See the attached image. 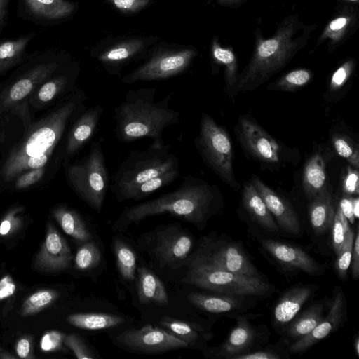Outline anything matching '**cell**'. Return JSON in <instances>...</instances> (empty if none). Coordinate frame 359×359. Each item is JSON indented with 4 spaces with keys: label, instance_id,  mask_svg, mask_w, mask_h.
<instances>
[{
    "label": "cell",
    "instance_id": "1",
    "mask_svg": "<svg viewBox=\"0 0 359 359\" xmlns=\"http://www.w3.org/2000/svg\"><path fill=\"white\" fill-rule=\"evenodd\" d=\"M216 195L205 182L191 175L184 177L180 187L169 193L128 207L115 222L116 230L124 231L148 217L170 214L202 229L216 212Z\"/></svg>",
    "mask_w": 359,
    "mask_h": 359
},
{
    "label": "cell",
    "instance_id": "2",
    "mask_svg": "<svg viewBox=\"0 0 359 359\" xmlns=\"http://www.w3.org/2000/svg\"><path fill=\"white\" fill-rule=\"evenodd\" d=\"M156 89L128 90L124 99L114 108L115 135L123 142L149 137L152 144L163 145V130L179 122L180 113L169 107L174 93L155 102Z\"/></svg>",
    "mask_w": 359,
    "mask_h": 359
},
{
    "label": "cell",
    "instance_id": "3",
    "mask_svg": "<svg viewBox=\"0 0 359 359\" xmlns=\"http://www.w3.org/2000/svg\"><path fill=\"white\" fill-rule=\"evenodd\" d=\"M87 97L78 90L34 128L5 162L1 175L11 180L25 170L43 168L65 133L70 121L86 109Z\"/></svg>",
    "mask_w": 359,
    "mask_h": 359
},
{
    "label": "cell",
    "instance_id": "4",
    "mask_svg": "<svg viewBox=\"0 0 359 359\" xmlns=\"http://www.w3.org/2000/svg\"><path fill=\"white\" fill-rule=\"evenodd\" d=\"M175 168H179V161L170 145L151 143L146 149L128 154L112 176L110 189L122 202L140 184Z\"/></svg>",
    "mask_w": 359,
    "mask_h": 359
},
{
    "label": "cell",
    "instance_id": "5",
    "mask_svg": "<svg viewBox=\"0 0 359 359\" xmlns=\"http://www.w3.org/2000/svg\"><path fill=\"white\" fill-rule=\"evenodd\" d=\"M189 267H210L251 276H262L243 245L231 238L210 234L202 237L185 263Z\"/></svg>",
    "mask_w": 359,
    "mask_h": 359
},
{
    "label": "cell",
    "instance_id": "6",
    "mask_svg": "<svg viewBox=\"0 0 359 359\" xmlns=\"http://www.w3.org/2000/svg\"><path fill=\"white\" fill-rule=\"evenodd\" d=\"M67 180L75 193L92 209L100 212L103 207L109 179L102 148L91 142L89 152L67 169Z\"/></svg>",
    "mask_w": 359,
    "mask_h": 359
},
{
    "label": "cell",
    "instance_id": "7",
    "mask_svg": "<svg viewBox=\"0 0 359 359\" xmlns=\"http://www.w3.org/2000/svg\"><path fill=\"white\" fill-rule=\"evenodd\" d=\"M182 281L213 292L257 298L269 297L276 290L263 276H246L210 267L188 268Z\"/></svg>",
    "mask_w": 359,
    "mask_h": 359
},
{
    "label": "cell",
    "instance_id": "8",
    "mask_svg": "<svg viewBox=\"0 0 359 359\" xmlns=\"http://www.w3.org/2000/svg\"><path fill=\"white\" fill-rule=\"evenodd\" d=\"M195 144L204 161L219 177L236 188L230 138L224 129L205 113L201 114L199 134L195 140Z\"/></svg>",
    "mask_w": 359,
    "mask_h": 359
},
{
    "label": "cell",
    "instance_id": "9",
    "mask_svg": "<svg viewBox=\"0 0 359 359\" xmlns=\"http://www.w3.org/2000/svg\"><path fill=\"white\" fill-rule=\"evenodd\" d=\"M177 224L159 226L144 235L146 250L161 267L183 265L194 248L192 235Z\"/></svg>",
    "mask_w": 359,
    "mask_h": 359
},
{
    "label": "cell",
    "instance_id": "10",
    "mask_svg": "<svg viewBox=\"0 0 359 359\" xmlns=\"http://www.w3.org/2000/svg\"><path fill=\"white\" fill-rule=\"evenodd\" d=\"M236 320L228 337L218 347L210 349L209 354L219 358L235 359L262 348L268 341L270 332L264 325L251 323L243 313L236 316Z\"/></svg>",
    "mask_w": 359,
    "mask_h": 359
},
{
    "label": "cell",
    "instance_id": "11",
    "mask_svg": "<svg viewBox=\"0 0 359 359\" xmlns=\"http://www.w3.org/2000/svg\"><path fill=\"white\" fill-rule=\"evenodd\" d=\"M194 56V52L188 49L159 52L125 76L121 81L131 84L137 81H157L177 76L189 67Z\"/></svg>",
    "mask_w": 359,
    "mask_h": 359
},
{
    "label": "cell",
    "instance_id": "12",
    "mask_svg": "<svg viewBox=\"0 0 359 359\" xmlns=\"http://www.w3.org/2000/svg\"><path fill=\"white\" fill-rule=\"evenodd\" d=\"M126 348L145 353H158L189 348L188 344L164 329L146 325L140 329L128 330L117 338Z\"/></svg>",
    "mask_w": 359,
    "mask_h": 359
},
{
    "label": "cell",
    "instance_id": "13",
    "mask_svg": "<svg viewBox=\"0 0 359 359\" xmlns=\"http://www.w3.org/2000/svg\"><path fill=\"white\" fill-rule=\"evenodd\" d=\"M347 318L346 302L341 288L335 286L332 298L328 302V312L317 326L305 337L292 342L289 346V353L306 351L320 340L336 332Z\"/></svg>",
    "mask_w": 359,
    "mask_h": 359
},
{
    "label": "cell",
    "instance_id": "14",
    "mask_svg": "<svg viewBox=\"0 0 359 359\" xmlns=\"http://www.w3.org/2000/svg\"><path fill=\"white\" fill-rule=\"evenodd\" d=\"M262 248L280 264L311 276H321L326 271V266L316 261L301 248L292 244L273 240L262 239Z\"/></svg>",
    "mask_w": 359,
    "mask_h": 359
},
{
    "label": "cell",
    "instance_id": "15",
    "mask_svg": "<svg viewBox=\"0 0 359 359\" xmlns=\"http://www.w3.org/2000/svg\"><path fill=\"white\" fill-rule=\"evenodd\" d=\"M187 299L193 305L205 312L236 318L253 306L257 297L217 292L212 294L191 292Z\"/></svg>",
    "mask_w": 359,
    "mask_h": 359
},
{
    "label": "cell",
    "instance_id": "16",
    "mask_svg": "<svg viewBox=\"0 0 359 359\" xmlns=\"http://www.w3.org/2000/svg\"><path fill=\"white\" fill-rule=\"evenodd\" d=\"M239 130L242 142L253 156L266 163L280 161V146L257 123L242 117L239 120Z\"/></svg>",
    "mask_w": 359,
    "mask_h": 359
},
{
    "label": "cell",
    "instance_id": "17",
    "mask_svg": "<svg viewBox=\"0 0 359 359\" xmlns=\"http://www.w3.org/2000/svg\"><path fill=\"white\" fill-rule=\"evenodd\" d=\"M318 289L317 285L306 284L296 285L287 290L273 307V326L283 332Z\"/></svg>",
    "mask_w": 359,
    "mask_h": 359
},
{
    "label": "cell",
    "instance_id": "18",
    "mask_svg": "<svg viewBox=\"0 0 359 359\" xmlns=\"http://www.w3.org/2000/svg\"><path fill=\"white\" fill-rule=\"evenodd\" d=\"M72 255L65 238L50 224L41 250L36 257V266L41 270L60 271L71 265Z\"/></svg>",
    "mask_w": 359,
    "mask_h": 359
},
{
    "label": "cell",
    "instance_id": "19",
    "mask_svg": "<svg viewBox=\"0 0 359 359\" xmlns=\"http://www.w3.org/2000/svg\"><path fill=\"white\" fill-rule=\"evenodd\" d=\"M252 184L262 196L279 229L291 235H299L301 224L293 208L258 178L252 179Z\"/></svg>",
    "mask_w": 359,
    "mask_h": 359
},
{
    "label": "cell",
    "instance_id": "20",
    "mask_svg": "<svg viewBox=\"0 0 359 359\" xmlns=\"http://www.w3.org/2000/svg\"><path fill=\"white\" fill-rule=\"evenodd\" d=\"M59 67L56 60H46L30 67L8 88L3 97V104L11 106L25 98L32 91Z\"/></svg>",
    "mask_w": 359,
    "mask_h": 359
},
{
    "label": "cell",
    "instance_id": "21",
    "mask_svg": "<svg viewBox=\"0 0 359 359\" xmlns=\"http://www.w3.org/2000/svg\"><path fill=\"white\" fill-rule=\"evenodd\" d=\"M20 8L27 19L48 25L70 16L75 5L67 0H20Z\"/></svg>",
    "mask_w": 359,
    "mask_h": 359
},
{
    "label": "cell",
    "instance_id": "22",
    "mask_svg": "<svg viewBox=\"0 0 359 359\" xmlns=\"http://www.w3.org/2000/svg\"><path fill=\"white\" fill-rule=\"evenodd\" d=\"M104 108L95 104L86 108L76 119L67 140L65 154L74 156L90 140L96 133Z\"/></svg>",
    "mask_w": 359,
    "mask_h": 359
},
{
    "label": "cell",
    "instance_id": "23",
    "mask_svg": "<svg viewBox=\"0 0 359 359\" xmlns=\"http://www.w3.org/2000/svg\"><path fill=\"white\" fill-rule=\"evenodd\" d=\"M325 302L319 301L298 313L283 333L292 343L309 334L325 317Z\"/></svg>",
    "mask_w": 359,
    "mask_h": 359
},
{
    "label": "cell",
    "instance_id": "24",
    "mask_svg": "<svg viewBox=\"0 0 359 359\" xmlns=\"http://www.w3.org/2000/svg\"><path fill=\"white\" fill-rule=\"evenodd\" d=\"M335 209L332 196L325 187L313 199L309 209L311 226L316 235H322L331 227Z\"/></svg>",
    "mask_w": 359,
    "mask_h": 359
},
{
    "label": "cell",
    "instance_id": "25",
    "mask_svg": "<svg viewBox=\"0 0 359 359\" xmlns=\"http://www.w3.org/2000/svg\"><path fill=\"white\" fill-rule=\"evenodd\" d=\"M137 291L141 304L165 306L169 303L166 289L157 276L146 267L137 269Z\"/></svg>",
    "mask_w": 359,
    "mask_h": 359
},
{
    "label": "cell",
    "instance_id": "26",
    "mask_svg": "<svg viewBox=\"0 0 359 359\" xmlns=\"http://www.w3.org/2000/svg\"><path fill=\"white\" fill-rule=\"evenodd\" d=\"M243 204L252 219L264 230L276 233L279 227L252 182L245 185Z\"/></svg>",
    "mask_w": 359,
    "mask_h": 359
},
{
    "label": "cell",
    "instance_id": "27",
    "mask_svg": "<svg viewBox=\"0 0 359 359\" xmlns=\"http://www.w3.org/2000/svg\"><path fill=\"white\" fill-rule=\"evenodd\" d=\"M160 324L166 331L186 342L189 347L203 345L213 336L210 330L200 325L169 317H163Z\"/></svg>",
    "mask_w": 359,
    "mask_h": 359
},
{
    "label": "cell",
    "instance_id": "28",
    "mask_svg": "<svg viewBox=\"0 0 359 359\" xmlns=\"http://www.w3.org/2000/svg\"><path fill=\"white\" fill-rule=\"evenodd\" d=\"M143 46L142 40L125 41L102 52L97 58L110 73L118 74L121 67L139 53Z\"/></svg>",
    "mask_w": 359,
    "mask_h": 359
},
{
    "label": "cell",
    "instance_id": "29",
    "mask_svg": "<svg viewBox=\"0 0 359 359\" xmlns=\"http://www.w3.org/2000/svg\"><path fill=\"white\" fill-rule=\"evenodd\" d=\"M35 34L32 32L16 39L0 41V74L25 60L26 48Z\"/></svg>",
    "mask_w": 359,
    "mask_h": 359
},
{
    "label": "cell",
    "instance_id": "30",
    "mask_svg": "<svg viewBox=\"0 0 359 359\" xmlns=\"http://www.w3.org/2000/svg\"><path fill=\"white\" fill-rule=\"evenodd\" d=\"M53 216L63 231L77 242L82 244L92 240L91 233L76 211L60 206L54 210Z\"/></svg>",
    "mask_w": 359,
    "mask_h": 359
},
{
    "label": "cell",
    "instance_id": "31",
    "mask_svg": "<svg viewBox=\"0 0 359 359\" xmlns=\"http://www.w3.org/2000/svg\"><path fill=\"white\" fill-rule=\"evenodd\" d=\"M325 165L320 154L313 155L306 163L303 174V187L306 196L313 199L325 186Z\"/></svg>",
    "mask_w": 359,
    "mask_h": 359
},
{
    "label": "cell",
    "instance_id": "32",
    "mask_svg": "<svg viewBox=\"0 0 359 359\" xmlns=\"http://www.w3.org/2000/svg\"><path fill=\"white\" fill-rule=\"evenodd\" d=\"M67 320L74 327L88 330L111 328L124 322L121 316L101 313H74L69 316Z\"/></svg>",
    "mask_w": 359,
    "mask_h": 359
},
{
    "label": "cell",
    "instance_id": "33",
    "mask_svg": "<svg viewBox=\"0 0 359 359\" xmlns=\"http://www.w3.org/2000/svg\"><path fill=\"white\" fill-rule=\"evenodd\" d=\"M113 249L121 277L128 281L135 280L137 263L136 255L133 250L120 239L114 241Z\"/></svg>",
    "mask_w": 359,
    "mask_h": 359
},
{
    "label": "cell",
    "instance_id": "34",
    "mask_svg": "<svg viewBox=\"0 0 359 359\" xmlns=\"http://www.w3.org/2000/svg\"><path fill=\"white\" fill-rule=\"evenodd\" d=\"M180 175V168L171 169L156 177L140 184L128 196L127 200L137 201L142 199L155 191L171 184Z\"/></svg>",
    "mask_w": 359,
    "mask_h": 359
},
{
    "label": "cell",
    "instance_id": "35",
    "mask_svg": "<svg viewBox=\"0 0 359 359\" xmlns=\"http://www.w3.org/2000/svg\"><path fill=\"white\" fill-rule=\"evenodd\" d=\"M58 292L53 290H42L29 296L24 302L20 314L27 316L43 310L58 297Z\"/></svg>",
    "mask_w": 359,
    "mask_h": 359
},
{
    "label": "cell",
    "instance_id": "36",
    "mask_svg": "<svg viewBox=\"0 0 359 359\" xmlns=\"http://www.w3.org/2000/svg\"><path fill=\"white\" fill-rule=\"evenodd\" d=\"M101 259V252L96 243L92 240L79 247L74 257L77 269L88 271L97 266Z\"/></svg>",
    "mask_w": 359,
    "mask_h": 359
},
{
    "label": "cell",
    "instance_id": "37",
    "mask_svg": "<svg viewBox=\"0 0 359 359\" xmlns=\"http://www.w3.org/2000/svg\"><path fill=\"white\" fill-rule=\"evenodd\" d=\"M355 233L350 227L345 236L344 241L339 253L337 255L334 267L337 276L345 280L350 267Z\"/></svg>",
    "mask_w": 359,
    "mask_h": 359
},
{
    "label": "cell",
    "instance_id": "38",
    "mask_svg": "<svg viewBox=\"0 0 359 359\" xmlns=\"http://www.w3.org/2000/svg\"><path fill=\"white\" fill-rule=\"evenodd\" d=\"M332 143L337 154L356 169L359 167V152L354 142L347 136L334 134Z\"/></svg>",
    "mask_w": 359,
    "mask_h": 359
},
{
    "label": "cell",
    "instance_id": "39",
    "mask_svg": "<svg viewBox=\"0 0 359 359\" xmlns=\"http://www.w3.org/2000/svg\"><path fill=\"white\" fill-rule=\"evenodd\" d=\"M350 224L338 207L334 212L333 221L331 225L332 246L336 255H337L343 245L346 233L350 228Z\"/></svg>",
    "mask_w": 359,
    "mask_h": 359
},
{
    "label": "cell",
    "instance_id": "40",
    "mask_svg": "<svg viewBox=\"0 0 359 359\" xmlns=\"http://www.w3.org/2000/svg\"><path fill=\"white\" fill-rule=\"evenodd\" d=\"M71 83L70 78L65 74L57 76L46 82L39 89L38 98L43 102L52 100L60 93H62Z\"/></svg>",
    "mask_w": 359,
    "mask_h": 359
},
{
    "label": "cell",
    "instance_id": "41",
    "mask_svg": "<svg viewBox=\"0 0 359 359\" xmlns=\"http://www.w3.org/2000/svg\"><path fill=\"white\" fill-rule=\"evenodd\" d=\"M310 79L311 74L307 70H294L288 73L275 85L271 86L268 88L291 91L304 86L309 81Z\"/></svg>",
    "mask_w": 359,
    "mask_h": 359
},
{
    "label": "cell",
    "instance_id": "42",
    "mask_svg": "<svg viewBox=\"0 0 359 359\" xmlns=\"http://www.w3.org/2000/svg\"><path fill=\"white\" fill-rule=\"evenodd\" d=\"M289 352L283 346H269L237 356L235 359H281L289 358Z\"/></svg>",
    "mask_w": 359,
    "mask_h": 359
},
{
    "label": "cell",
    "instance_id": "43",
    "mask_svg": "<svg viewBox=\"0 0 359 359\" xmlns=\"http://www.w3.org/2000/svg\"><path fill=\"white\" fill-rule=\"evenodd\" d=\"M21 207L9 210L0 222V236H7L15 232L22 225V219L19 216Z\"/></svg>",
    "mask_w": 359,
    "mask_h": 359
},
{
    "label": "cell",
    "instance_id": "44",
    "mask_svg": "<svg viewBox=\"0 0 359 359\" xmlns=\"http://www.w3.org/2000/svg\"><path fill=\"white\" fill-rule=\"evenodd\" d=\"M65 344L74 353L79 359H92L95 356L89 349L81 339L76 334H69L65 337Z\"/></svg>",
    "mask_w": 359,
    "mask_h": 359
},
{
    "label": "cell",
    "instance_id": "45",
    "mask_svg": "<svg viewBox=\"0 0 359 359\" xmlns=\"http://www.w3.org/2000/svg\"><path fill=\"white\" fill-rule=\"evenodd\" d=\"M65 335L57 330L46 332L40 342L41 349L44 352H51L61 348Z\"/></svg>",
    "mask_w": 359,
    "mask_h": 359
},
{
    "label": "cell",
    "instance_id": "46",
    "mask_svg": "<svg viewBox=\"0 0 359 359\" xmlns=\"http://www.w3.org/2000/svg\"><path fill=\"white\" fill-rule=\"evenodd\" d=\"M343 191L344 195L353 196L358 195V169H352L348 167L347 174L344 180Z\"/></svg>",
    "mask_w": 359,
    "mask_h": 359
},
{
    "label": "cell",
    "instance_id": "47",
    "mask_svg": "<svg viewBox=\"0 0 359 359\" xmlns=\"http://www.w3.org/2000/svg\"><path fill=\"white\" fill-rule=\"evenodd\" d=\"M279 48V43L276 39H269L261 43L257 54L259 62H255L251 67L257 65L264 60H268L273 55Z\"/></svg>",
    "mask_w": 359,
    "mask_h": 359
},
{
    "label": "cell",
    "instance_id": "48",
    "mask_svg": "<svg viewBox=\"0 0 359 359\" xmlns=\"http://www.w3.org/2000/svg\"><path fill=\"white\" fill-rule=\"evenodd\" d=\"M43 172V168H41L31 170L29 172L21 175L16 181V188L23 189L36 183L41 179Z\"/></svg>",
    "mask_w": 359,
    "mask_h": 359
},
{
    "label": "cell",
    "instance_id": "49",
    "mask_svg": "<svg viewBox=\"0 0 359 359\" xmlns=\"http://www.w3.org/2000/svg\"><path fill=\"white\" fill-rule=\"evenodd\" d=\"M114 6L123 12L138 11L149 3V0H109Z\"/></svg>",
    "mask_w": 359,
    "mask_h": 359
},
{
    "label": "cell",
    "instance_id": "50",
    "mask_svg": "<svg viewBox=\"0 0 359 359\" xmlns=\"http://www.w3.org/2000/svg\"><path fill=\"white\" fill-rule=\"evenodd\" d=\"M351 275L354 280H357L359 276V229L356 227L353 244L351 259Z\"/></svg>",
    "mask_w": 359,
    "mask_h": 359
},
{
    "label": "cell",
    "instance_id": "51",
    "mask_svg": "<svg viewBox=\"0 0 359 359\" xmlns=\"http://www.w3.org/2000/svg\"><path fill=\"white\" fill-rule=\"evenodd\" d=\"M348 67L346 65L342 66L334 73L330 82L331 90H338L344 84L349 75Z\"/></svg>",
    "mask_w": 359,
    "mask_h": 359
},
{
    "label": "cell",
    "instance_id": "52",
    "mask_svg": "<svg viewBox=\"0 0 359 359\" xmlns=\"http://www.w3.org/2000/svg\"><path fill=\"white\" fill-rule=\"evenodd\" d=\"M17 355L21 358H32V341L29 337H23L18 339L15 346Z\"/></svg>",
    "mask_w": 359,
    "mask_h": 359
},
{
    "label": "cell",
    "instance_id": "53",
    "mask_svg": "<svg viewBox=\"0 0 359 359\" xmlns=\"http://www.w3.org/2000/svg\"><path fill=\"white\" fill-rule=\"evenodd\" d=\"M16 290V285L11 277L7 275L0 280V301L12 296Z\"/></svg>",
    "mask_w": 359,
    "mask_h": 359
},
{
    "label": "cell",
    "instance_id": "54",
    "mask_svg": "<svg viewBox=\"0 0 359 359\" xmlns=\"http://www.w3.org/2000/svg\"><path fill=\"white\" fill-rule=\"evenodd\" d=\"M353 197L344 195L340 200L339 207L349 224H354L355 217L353 212Z\"/></svg>",
    "mask_w": 359,
    "mask_h": 359
},
{
    "label": "cell",
    "instance_id": "55",
    "mask_svg": "<svg viewBox=\"0 0 359 359\" xmlns=\"http://www.w3.org/2000/svg\"><path fill=\"white\" fill-rule=\"evenodd\" d=\"M213 55L218 61L229 65L232 69L231 64L234 62L235 57L231 51L221 48H216L213 51Z\"/></svg>",
    "mask_w": 359,
    "mask_h": 359
},
{
    "label": "cell",
    "instance_id": "56",
    "mask_svg": "<svg viewBox=\"0 0 359 359\" xmlns=\"http://www.w3.org/2000/svg\"><path fill=\"white\" fill-rule=\"evenodd\" d=\"M10 0H0V31L5 25L8 13Z\"/></svg>",
    "mask_w": 359,
    "mask_h": 359
},
{
    "label": "cell",
    "instance_id": "57",
    "mask_svg": "<svg viewBox=\"0 0 359 359\" xmlns=\"http://www.w3.org/2000/svg\"><path fill=\"white\" fill-rule=\"evenodd\" d=\"M347 22L346 18H339L333 20L330 25V29L332 31H337L343 28Z\"/></svg>",
    "mask_w": 359,
    "mask_h": 359
},
{
    "label": "cell",
    "instance_id": "58",
    "mask_svg": "<svg viewBox=\"0 0 359 359\" xmlns=\"http://www.w3.org/2000/svg\"><path fill=\"white\" fill-rule=\"evenodd\" d=\"M353 212L355 219L359 216V199L358 197L353 198Z\"/></svg>",
    "mask_w": 359,
    "mask_h": 359
},
{
    "label": "cell",
    "instance_id": "59",
    "mask_svg": "<svg viewBox=\"0 0 359 359\" xmlns=\"http://www.w3.org/2000/svg\"><path fill=\"white\" fill-rule=\"evenodd\" d=\"M353 346L355 347L356 355H359V338L356 337L355 340L353 341Z\"/></svg>",
    "mask_w": 359,
    "mask_h": 359
},
{
    "label": "cell",
    "instance_id": "60",
    "mask_svg": "<svg viewBox=\"0 0 359 359\" xmlns=\"http://www.w3.org/2000/svg\"><path fill=\"white\" fill-rule=\"evenodd\" d=\"M350 1H357V0H350Z\"/></svg>",
    "mask_w": 359,
    "mask_h": 359
}]
</instances>
